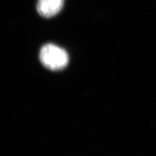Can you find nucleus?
I'll list each match as a JSON object with an SVG mask.
<instances>
[{
  "label": "nucleus",
  "mask_w": 156,
  "mask_h": 156,
  "mask_svg": "<svg viewBox=\"0 0 156 156\" xmlns=\"http://www.w3.org/2000/svg\"><path fill=\"white\" fill-rule=\"evenodd\" d=\"M39 58L44 66L54 71L62 70L69 61L67 52L52 44H48L41 48Z\"/></svg>",
  "instance_id": "f257e3e1"
},
{
  "label": "nucleus",
  "mask_w": 156,
  "mask_h": 156,
  "mask_svg": "<svg viewBox=\"0 0 156 156\" xmlns=\"http://www.w3.org/2000/svg\"><path fill=\"white\" fill-rule=\"evenodd\" d=\"M64 5V0H38L37 5L38 12L46 18L54 16Z\"/></svg>",
  "instance_id": "f03ea898"
}]
</instances>
